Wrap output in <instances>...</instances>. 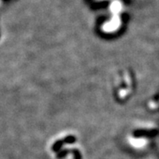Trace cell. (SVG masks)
I'll use <instances>...</instances> for the list:
<instances>
[{
  "label": "cell",
  "instance_id": "1",
  "mask_svg": "<svg viewBox=\"0 0 159 159\" xmlns=\"http://www.w3.org/2000/svg\"><path fill=\"white\" fill-rule=\"evenodd\" d=\"M120 23H121V21H120L119 15H114V17L111 19V20L105 25L104 29L108 32H112V31L114 32L115 30L119 29Z\"/></svg>",
  "mask_w": 159,
  "mask_h": 159
},
{
  "label": "cell",
  "instance_id": "2",
  "mask_svg": "<svg viewBox=\"0 0 159 159\" xmlns=\"http://www.w3.org/2000/svg\"><path fill=\"white\" fill-rule=\"evenodd\" d=\"M129 142H130L131 145L135 147V148H142L143 146H145L147 143V141L145 139H134V138H132L129 140Z\"/></svg>",
  "mask_w": 159,
  "mask_h": 159
},
{
  "label": "cell",
  "instance_id": "3",
  "mask_svg": "<svg viewBox=\"0 0 159 159\" xmlns=\"http://www.w3.org/2000/svg\"><path fill=\"white\" fill-rule=\"evenodd\" d=\"M111 11L113 12L114 15H118L120 11H121V8H122V5H121V3L119 2V1H115L112 3V5L111 6Z\"/></svg>",
  "mask_w": 159,
  "mask_h": 159
},
{
  "label": "cell",
  "instance_id": "4",
  "mask_svg": "<svg viewBox=\"0 0 159 159\" xmlns=\"http://www.w3.org/2000/svg\"><path fill=\"white\" fill-rule=\"evenodd\" d=\"M158 106H159V103H158Z\"/></svg>",
  "mask_w": 159,
  "mask_h": 159
}]
</instances>
